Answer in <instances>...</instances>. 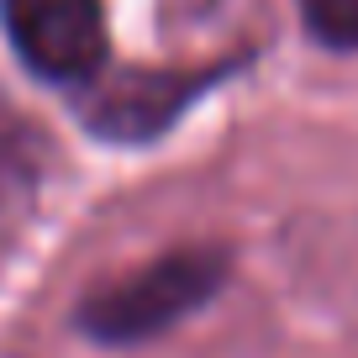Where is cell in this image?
<instances>
[{"mask_svg": "<svg viewBox=\"0 0 358 358\" xmlns=\"http://www.w3.org/2000/svg\"><path fill=\"white\" fill-rule=\"evenodd\" d=\"M43 179V137L27 127L11 101H0V222L27 211Z\"/></svg>", "mask_w": 358, "mask_h": 358, "instance_id": "cell-4", "label": "cell"}, {"mask_svg": "<svg viewBox=\"0 0 358 358\" xmlns=\"http://www.w3.org/2000/svg\"><path fill=\"white\" fill-rule=\"evenodd\" d=\"M211 69H122V74H95L85 85V122L101 137H137L164 132L179 122V111L211 85Z\"/></svg>", "mask_w": 358, "mask_h": 358, "instance_id": "cell-3", "label": "cell"}, {"mask_svg": "<svg viewBox=\"0 0 358 358\" xmlns=\"http://www.w3.org/2000/svg\"><path fill=\"white\" fill-rule=\"evenodd\" d=\"M232 274V253L216 243H185L148 264L127 268L116 280H101L79 301L74 327L90 343L106 348H137L148 337H164L185 316L211 306Z\"/></svg>", "mask_w": 358, "mask_h": 358, "instance_id": "cell-1", "label": "cell"}, {"mask_svg": "<svg viewBox=\"0 0 358 358\" xmlns=\"http://www.w3.org/2000/svg\"><path fill=\"white\" fill-rule=\"evenodd\" d=\"M295 6L322 48H337V53L358 48V0H295Z\"/></svg>", "mask_w": 358, "mask_h": 358, "instance_id": "cell-5", "label": "cell"}, {"mask_svg": "<svg viewBox=\"0 0 358 358\" xmlns=\"http://www.w3.org/2000/svg\"><path fill=\"white\" fill-rule=\"evenodd\" d=\"M16 58L48 85H90L106 69L101 0H0Z\"/></svg>", "mask_w": 358, "mask_h": 358, "instance_id": "cell-2", "label": "cell"}]
</instances>
